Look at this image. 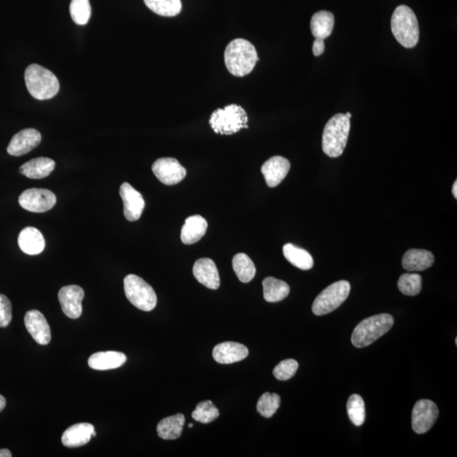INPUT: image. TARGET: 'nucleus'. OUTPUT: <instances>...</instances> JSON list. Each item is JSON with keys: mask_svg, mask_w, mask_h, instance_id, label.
Masks as SVG:
<instances>
[{"mask_svg": "<svg viewBox=\"0 0 457 457\" xmlns=\"http://www.w3.org/2000/svg\"><path fill=\"white\" fill-rule=\"evenodd\" d=\"M259 56L255 46L243 39H236L228 43L224 51L226 68L236 77H243L255 69Z\"/></svg>", "mask_w": 457, "mask_h": 457, "instance_id": "obj_1", "label": "nucleus"}, {"mask_svg": "<svg viewBox=\"0 0 457 457\" xmlns=\"http://www.w3.org/2000/svg\"><path fill=\"white\" fill-rule=\"evenodd\" d=\"M29 94L39 101H47L59 93L60 82L56 75L39 65L32 64L25 72Z\"/></svg>", "mask_w": 457, "mask_h": 457, "instance_id": "obj_2", "label": "nucleus"}, {"mask_svg": "<svg viewBox=\"0 0 457 457\" xmlns=\"http://www.w3.org/2000/svg\"><path fill=\"white\" fill-rule=\"evenodd\" d=\"M351 122L346 114H337L330 118L323 132V151L329 157H337L347 147Z\"/></svg>", "mask_w": 457, "mask_h": 457, "instance_id": "obj_3", "label": "nucleus"}, {"mask_svg": "<svg viewBox=\"0 0 457 457\" xmlns=\"http://www.w3.org/2000/svg\"><path fill=\"white\" fill-rule=\"evenodd\" d=\"M393 325L394 318L388 314H378L365 318L353 330L352 343L356 348L371 346L381 336L387 333Z\"/></svg>", "mask_w": 457, "mask_h": 457, "instance_id": "obj_4", "label": "nucleus"}, {"mask_svg": "<svg viewBox=\"0 0 457 457\" xmlns=\"http://www.w3.org/2000/svg\"><path fill=\"white\" fill-rule=\"evenodd\" d=\"M392 31L403 47L414 48L419 40V26L416 15L406 6H400L394 10L392 18Z\"/></svg>", "mask_w": 457, "mask_h": 457, "instance_id": "obj_5", "label": "nucleus"}, {"mask_svg": "<svg viewBox=\"0 0 457 457\" xmlns=\"http://www.w3.org/2000/svg\"><path fill=\"white\" fill-rule=\"evenodd\" d=\"M247 112L238 105L216 110L210 119L211 128L215 133L221 135H232L243 128L247 129Z\"/></svg>", "mask_w": 457, "mask_h": 457, "instance_id": "obj_6", "label": "nucleus"}, {"mask_svg": "<svg viewBox=\"0 0 457 457\" xmlns=\"http://www.w3.org/2000/svg\"><path fill=\"white\" fill-rule=\"evenodd\" d=\"M124 289L128 300L137 309L145 311L155 309L157 296L155 290L142 278L128 274L124 279Z\"/></svg>", "mask_w": 457, "mask_h": 457, "instance_id": "obj_7", "label": "nucleus"}, {"mask_svg": "<svg viewBox=\"0 0 457 457\" xmlns=\"http://www.w3.org/2000/svg\"><path fill=\"white\" fill-rule=\"evenodd\" d=\"M351 292V285L347 281H340L328 286L316 297L311 307L317 316L326 315L337 309L347 300Z\"/></svg>", "mask_w": 457, "mask_h": 457, "instance_id": "obj_8", "label": "nucleus"}, {"mask_svg": "<svg viewBox=\"0 0 457 457\" xmlns=\"http://www.w3.org/2000/svg\"><path fill=\"white\" fill-rule=\"evenodd\" d=\"M56 196L51 191L31 188L25 191L19 198L20 205L32 213H44L56 205Z\"/></svg>", "mask_w": 457, "mask_h": 457, "instance_id": "obj_9", "label": "nucleus"}, {"mask_svg": "<svg viewBox=\"0 0 457 457\" xmlns=\"http://www.w3.org/2000/svg\"><path fill=\"white\" fill-rule=\"evenodd\" d=\"M439 410L434 401L419 400L411 414V427L418 435L427 433L437 420Z\"/></svg>", "mask_w": 457, "mask_h": 457, "instance_id": "obj_10", "label": "nucleus"}, {"mask_svg": "<svg viewBox=\"0 0 457 457\" xmlns=\"http://www.w3.org/2000/svg\"><path fill=\"white\" fill-rule=\"evenodd\" d=\"M152 170L159 181L165 185H176L184 180L186 170L174 157H161L152 166Z\"/></svg>", "mask_w": 457, "mask_h": 457, "instance_id": "obj_11", "label": "nucleus"}, {"mask_svg": "<svg viewBox=\"0 0 457 457\" xmlns=\"http://www.w3.org/2000/svg\"><path fill=\"white\" fill-rule=\"evenodd\" d=\"M84 296V290L78 285H67L60 289L58 297L62 311L68 318L76 319L81 317Z\"/></svg>", "mask_w": 457, "mask_h": 457, "instance_id": "obj_12", "label": "nucleus"}, {"mask_svg": "<svg viewBox=\"0 0 457 457\" xmlns=\"http://www.w3.org/2000/svg\"><path fill=\"white\" fill-rule=\"evenodd\" d=\"M120 197L124 203V215L129 221H136L142 216L145 201L139 192L127 182L123 183L120 188Z\"/></svg>", "mask_w": 457, "mask_h": 457, "instance_id": "obj_13", "label": "nucleus"}, {"mask_svg": "<svg viewBox=\"0 0 457 457\" xmlns=\"http://www.w3.org/2000/svg\"><path fill=\"white\" fill-rule=\"evenodd\" d=\"M41 136L35 129L27 128L16 133L12 137L7 152L12 156H22L27 155L41 143Z\"/></svg>", "mask_w": 457, "mask_h": 457, "instance_id": "obj_14", "label": "nucleus"}, {"mask_svg": "<svg viewBox=\"0 0 457 457\" xmlns=\"http://www.w3.org/2000/svg\"><path fill=\"white\" fill-rule=\"evenodd\" d=\"M25 326L37 344L46 346L51 340V331L43 314L37 310L28 311L25 315Z\"/></svg>", "mask_w": 457, "mask_h": 457, "instance_id": "obj_15", "label": "nucleus"}, {"mask_svg": "<svg viewBox=\"0 0 457 457\" xmlns=\"http://www.w3.org/2000/svg\"><path fill=\"white\" fill-rule=\"evenodd\" d=\"M290 169V161L281 156H273L262 166L266 183L269 188H276L284 180Z\"/></svg>", "mask_w": 457, "mask_h": 457, "instance_id": "obj_16", "label": "nucleus"}, {"mask_svg": "<svg viewBox=\"0 0 457 457\" xmlns=\"http://www.w3.org/2000/svg\"><path fill=\"white\" fill-rule=\"evenodd\" d=\"M248 353V349L244 345L227 342L215 346L213 356L219 363L231 364L246 359Z\"/></svg>", "mask_w": 457, "mask_h": 457, "instance_id": "obj_17", "label": "nucleus"}, {"mask_svg": "<svg viewBox=\"0 0 457 457\" xmlns=\"http://www.w3.org/2000/svg\"><path fill=\"white\" fill-rule=\"evenodd\" d=\"M193 274L199 283L206 288L211 290H217L219 288V274L213 260L198 259L193 266Z\"/></svg>", "mask_w": 457, "mask_h": 457, "instance_id": "obj_18", "label": "nucleus"}, {"mask_svg": "<svg viewBox=\"0 0 457 457\" xmlns=\"http://www.w3.org/2000/svg\"><path fill=\"white\" fill-rule=\"evenodd\" d=\"M94 426L90 423H82L70 426L62 435V444L65 447L76 448L85 446L91 438Z\"/></svg>", "mask_w": 457, "mask_h": 457, "instance_id": "obj_19", "label": "nucleus"}, {"mask_svg": "<svg viewBox=\"0 0 457 457\" xmlns=\"http://www.w3.org/2000/svg\"><path fill=\"white\" fill-rule=\"evenodd\" d=\"M127 356L120 352H99L94 353L89 359V365L95 371H110L122 367L126 363Z\"/></svg>", "mask_w": 457, "mask_h": 457, "instance_id": "obj_20", "label": "nucleus"}, {"mask_svg": "<svg viewBox=\"0 0 457 457\" xmlns=\"http://www.w3.org/2000/svg\"><path fill=\"white\" fill-rule=\"evenodd\" d=\"M435 257L430 251L410 249L402 257V266L407 271H423L434 264Z\"/></svg>", "mask_w": 457, "mask_h": 457, "instance_id": "obj_21", "label": "nucleus"}, {"mask_svg": "<svg viewBox=\"0 0 457 457\" xmlns=\"http://www.w3.org/2000/svg\"><path fill=\"white\" fill-rule=\"evenodd\" d=\"M18 245L28 255H37L44 250L45 240L41 232L34 227L24 228L19 235Z\"/></svg>", "mask_w": 457, "mask_h": 457, "instance_id": "obj_22", "label": "nucleus"}, {"mask_svg": "<svg viewBox=\"0 0 457 457\" xmlns=\"http://www.w3.org/2000/svg\"><path fill=\"white\" fill-rule=\"evenodd\" d=\"M207 222L200 215L190 216L181 228V242L186 245L197 243L206 234Z\"/></svg>", "mask_w": 457, "mask_h": 457, "instance_id": "obj_23", "label": "nucleus"}, {"mask_svg": "<svg viewBox=\"0 0 457 457\" xmlns=\"http://www.w3.org/2000/svg\"><path fill=\"white\" fill-rule=\"evenodd\" d=\"M56 162L49 157H40L20 166V173L30 179H44L55 169Z\"/></svg>", "mask_w": 457, "mask_h": 457, "instance_id": "obj_24", "label": "nucleus"}, {"mask_svg": "<svg viewBox=\"0 0 457 457\" xmlns=\"http://www.w3.org/2000/svg\"><path fill=\"white\" fill-rule=\"evenodd\" d=\"M335 25L334 15L330 11L317 12L311 19V31L315 39L325 40L331 35Z\"/></svg>", "mask_w": 457, "mask_h": 457, "instance_id": "obj_25", "label": "nucleus"}, {"mask_svg": "<svg viewBox=\"0 0 457 457\" xmlns=\"http://www.w3.org/2000/svg\"><path fill=\"white\" fill-rule=\"evenodd\" d=\"M185 417L181 413L165 418L157 426V435L165 440L176 439L181 437Z\"/></svg>", "mask_w": 457, "mask_h": 457, "instance_id": "obj_26", "label": "nucleus"}, {"mask_svg": "<svg viewBox=\"0 0 457 457\" xmlns=\"http://www.w3.org/2000/svg\"><path fill=\"white\" fill-rule=\"evenodd\" d=\"M264 297L266 302H278L284 300L290 293L286 282L273 277H267L263 281Z\"/></svg>", "mask_w": 457, "mask_h": 457, "instance_id": "obj_27", "label": "nucleus"}, {"mask_svg": "<svg viewBox=\"0 0 457 457\" xmlns=\"http://www.w3.org/2000/svg\"><path fill=\"white\" fill-rule=\"evenodd\" d=\"M283 253L285 259L298 269L309 270L314 267L313 257L304 249L288 243L283 247Z\"/></svg>", "mask_w": 457, "mask_h": 457, "instance_id": "obj_28", "label": "nucleus"}, {"mask_svg": "<svg viewBox=\"0 0 457 457\" xmlns=\"http://www.w3.org/2000/svg\"><path fill=\"white\" fill-rule=\"evenodd\" d=\"M234 271L238 276L240 281L243 283H248L256 274V267L253 262L245 253H238L232 260Z\"/></svg>", "mask_w": 457, "mask_h": 457, "instance_id": "obj_29", "label": "nucleus"}, {"mask_svg": "<svg viewBox=\"0 0 457 457\" xmlns=\"http://www.w3.org/2000/svg\"><path fill=\"white\" fill-rule=\"evenodd\" d=\"M145 5L153 12L166 18H172L181 11V0H144Z\"/></svg>", "mask_w": 457, "mask_h": 457, "instance_id": "obj_30", "label": "nucleus"}, {"mask_svg": "<svg viewBox=\"0 0 457 457\" xmlns=\"http://www.w3.org/2000/svg\"><path fill=\"white\" fill-rule=\"evenodd\" d=\"M347 413L353 425L359 427L363 425L366 418L363 399L359 394H352L347 401Z\"/></svg>", "mask_w": 457, "mask_h": 457, "instance_id": "obj_31", "label": "nucleus"}, {"mask_svg": "<svg viewBox=\"0 0 457 457\" xmlns=\"http://www.w3.org/2000/svg\"><path fill=\"white\" fill-rule=\"evenodd\" d=\"M398 288L406 296H417L422 290V277L418 273H403L398 281Z\"/></svg>", "mask_w": 457, "mask_h": 457, "instance_id": "obj_32", "label": "nucleus"}, {"mask_svg": "<svg viewBox=\"0 0 457 457\" xmlns=\"http://www.w3.org/2000/svg\"><path fill=\"white\" fill-rule=\"evenodd\" d=\"M281 405V397L277 394L266 392L259 398L257 410L262 416L269 418L273 416Z\"/></svg>", "mask_w": 457, "mask_h": 457, "instance_id": "obj_33", "label": "nucleus"}, {"mask_svg": "<svg viewBox=\"0 0 457 457\" xmlns=\"http://www.w3.org/2000/svg\"><path fill=\"white\" fill-rule=\"evenodd\" d=\"M89 0H72L70 6V16L73 22L78 25H86L91 18Z\"/></svg>", "mask_w": 457, "mask_h": 457, "instance_id": "obj_34", "label": "nucleus"}, {"mask_svg": "<svg viewBox=\"0 0 457 457\" xmlns=\"http://www.w3.org/2000/svg\"><path fill=\"white\" fill-rule=\"evenodd\" d=\"M219 416V411L211 401L199 403L197 408L193 411V418L194 420L202 423H210Z\"/></svg>", "mask_w": 457, "mask_h": 457, "instance_id": "obj_35", "label": "nucleus"}, {"mask_svg": "<svg viewBox=\"0 0 457 457\" xmlns=\"http://www.w3.org/2000/svg\"><path fill=\"white\" fill-rule=\"evenodd\" d=\"M299 364L296 360L286 359L276 366L273 373L278 380L285 381L296 375Z\"/></svg>", "mask_w": 457, "mask_h": 457, "instance_id": "obj_36", "label": "nucleus"}, {"mask_svg": "<svg viewBox=\"0 0 457 457\" xmlns=\"http://www.w3.org/2000/svg\"><path fill=\"white\" fill-rule=\"evenodd\" d=\"M12 319L11 302L5 295L0 294V327L6 328Z\"/></svg>", "mask_w": 457, "mask_h": 457, "instance_id": "obj_37", "label": "nucleus"}, {"mask_svg": "<svg viewBox=\"0 0 457 457\" xmlns=\"http://www.w3.org/2000/svg\"><path fill=\"white\" fill-rule=\"evenodd\" d=\"M326 44L323 39H316L313 45V53L315 56H322L325 52Z\"/></svg>", "mask_w": 457, "mask_h": 457, "instance_id": "obj_38", "label": "nucleus"}, {"mask_svg": "<svg viewBox=\"0 0 457 457\" xmlns=\"http://www.w3.org/2000/svg\"><path fill=\"white\" fill-rule=\"evenodd\" d=\"M12 454L11 451L8 450V449H1L0 450V457H11Z\"/></svg>", "mask_w": 457, "mask_h": 457, "instance_id": "obj_39", "label": "nucleus"}, {"mask_svg": "<svg viewBox=\"0 0 457 457\" xmlns=\"http://www.w3.org/2000/svg\"><path fill=\"white\" fill-rule=\"evenodd\" d=\"M6 405V398L1 396V394H0V413H1V411L4 409H5Z\"/></svg>", "mask_w": 457, "mask_h": 457, "instance_id": "obj_40", "label": "nucleus"}, {"mask_svg": "<svg viewBox=\"0 0 457 457\" xmlns=\"http://www.w3.org/2000/svg\"><path fill=\"white\" fill-rule=\"evenodd\" d=\"M452 193L454 195L455 198H457V181H456L453 185Z\"/></svg>", "mask_w": 457, "mask_h": 457, "instance_id": "obj_41", "label": "nucleus"}, {"mask_svg": "<svg viewBox=\"0 0 457 457\" xmlns=\"http://www.w3.org/2000/svg\"><path fill=\"white\" fill-rule=\"evenodd\" d=\"M346 115L347 116L348 118H350V119L352 118V114L349 113V112H347V113H346Z\"/></svg>", "mask_w": 457, "mask_h": 457, "instance_id": "obj_42", "label": "nucleus"}, {"mask_svg": "<svg viewBox=\"0 0 457 457\" xmlns=\"http://www.w3.org/2000/svg\"><path fill=\"white\" fill-rule=\"evenodd\" d=\"M193 427V423H190V425H189V427H190V429H192Z\"/></svg>", "mask_w": 457, "mask_h": 457, "instance_id": "obj_43", "label": "nucleus"}]
</instances>
